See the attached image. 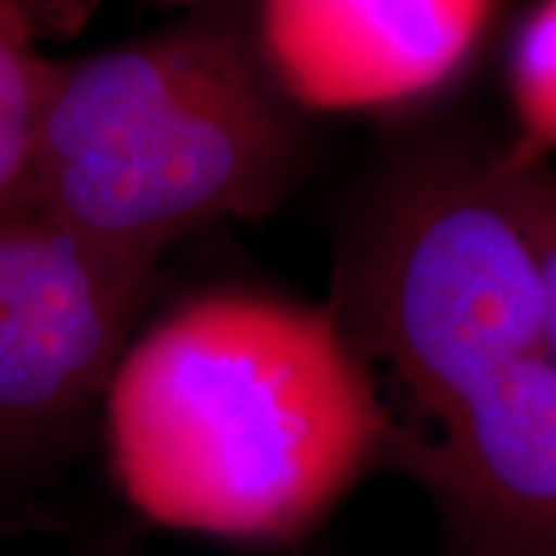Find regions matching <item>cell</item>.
Wrapping results in <instances>:
<instances>
[{
  "label": "cell",
  "instance_id": "cell-1",
  "mask_svg": "<svg viewBox=\"0 0 556 556\" xmlns=\"http://www.w3.org/2000/svg\"><path fill=\"white\" fill-rule=\"evenodd\" d=\"M100 412L137 517L254 544L316 529L396 430L331 309L254 288L201 291L134 334Z\"/></svg>",
  "mask_w": 556,
  "mask_h": 556
},
{
  "label": "cell",
  "instance_id": "cell-2",
  "mask_svg": "<svg viewBox=\"0 0 556 556\" xmlns=\"http://www.w3.org/2000/svg\"><path fill=\"white\" fill-rule=\"evenodd\" d=\"M303 118L260 56L251 10L211 0L161 31L53 60L28 207L159 266L177 241L288 199L306 161Z\"/></svg>",
  "mask_w": 556,
  "mask_h": 556
},
{
  "label": "cell",
  "instance_id": "cell-3",
  "mask_svg": "<svg viewBox=\"0 0 556 556\" xmlns=\"http://www.w3.org/2000/svg\"><path fill=\"white\" fill-rule=\"evenodd\" d=\"M501 142L433 137L353 201L325 303L402 430L424 433L517 358L544 353L532 244L501 186Z\"/></svg>",
  "mask_w": 556,
  "mask_h": 556
},
{
  "label": "cell",
  "instance_id": "cell-4",
  "mask_svg": "<svg viewBox=\"0 0 556 556\" xmlns=\"http://www.w3.org/2000/svg\"><path fill=\"white\" fill-rule=\"evenodd\" d=\"M155 278L35 207L0 214V473L56 457L100 412Z\"/></svg>",
  "mask_w": 556,
  "mask_h": 556
},
{
  "label": "cell",
  "instance_id": "cell-5",
  "mask_svg": "<svg viewBox=\"0 0 556 556\" xmlns=\"http://www.w3.org/2000/svg\"><path fill=\"white\" fill-rule=\"evenodd\" d=\"M387 473L427 495L460 556H556V358L507 365L437 427L396 424Z\"/></svg>",
  "mask_w": 556,
  "mask_h": 556
},
{
  "label": "cell",
  "instance_id": "cell-6",
  "mask_svg": "<svg viewBox=\"0 0 556 556\" xmlns=\"http://www.w3.org/2000/svg\"><path fill=\"white\" fill-rule=\"evenodd\" d=\"M495 0H254L260 56L300 112L424 100L473 56Z\"/></svg>",
  "mask_w": 556,
  "mask_h": 556
},
{
  "label": "cell",
  "instance_id": "cell-7",
  "mask_svg": "<svg viewBox=\"0 0 556 556\" xmlns=\"http://www.w3.org/2000/svg\"><path fill=\"white\" fill-rule=\"evenodd\" d=\"M53 60L16 0H0V214L28 207L31 152Z\"/></svg>",
  "mask_w": 556,
  "mask_h": 556
},
{
  "label": "cell",
  "instance_id": "cell-8",
  "mask_svg": "<svg viewBox=\"0 0 556 556\" xmlns=\"http://www.w3.org/2000/svg\"><path fill=\"white\" fill-rule=\"evenodd\" d=\"M507 93L514 134L504 139L517 161H551L556 155V0H538L519 25L510 62Z\"/></svg>",
  "mask_w": 556,
  "mask_h": 556
},
{
  "label": "cell",
  "instance_id": "cell-9",
  "mask_svg": "<svg viewBox=\"0 0 556 556\" xmlns=\"http://www.w3.org/2000/svg\"><path fill=\"white\" fill-rule=\"evenodd\" d=\"M497 170L504 199L535 254L547 306V346L556 358V167L551 161L510 159L501 146Z\"/></svg>",
  "mask_w": 556,
  "mask_h": 556
},
{
  "label": "cell",
  "instance_id": "cell-10",
  "mask_svg": "<svg viewBox=\"0 0 556 556\" xmlns=\"http://www.w3.org/2000/svg\"><path fill=\"white\" fill-rule=\"evenodd\" d=\"M16 7L22 10V16L28 20L38 40L72 38L65 0H16Z\"/></svg>",
  "mask_w": 556,
  "mask_h": 556
},
{
  "label": "cell",
  "instance_id": "cell-11",
  "mask_svg": "<svg viewBox=\"0 0 556 556\" xmlns=\"http://www.w3.org/2000/svg\"><path fill=\"white\" fill-rule=\"evenodd\" d=\"M75 556H137V532L130 526H115L80 544Z\"/></svg>",
  "mask_w": 556,
  "mask_h": 556
},
{
  "label": "cell",
  "instance_id": "cell-12",
  "mask_svg": "<svg viewBox=\"0 0 556 556\" xmlns=\"http://www.w3.org/2000/svg\"><path fill=\"white\" fill-rule=\"evenodd\" d=\"M102 0H68V10H72V16L78 22L87 25V20L97 13V7H100ZM152 3H164V7H201V3H211V0H152Z\"/></svg>",
  "mask_w": 556,
  "mask_h": 556
}]
</instances>
